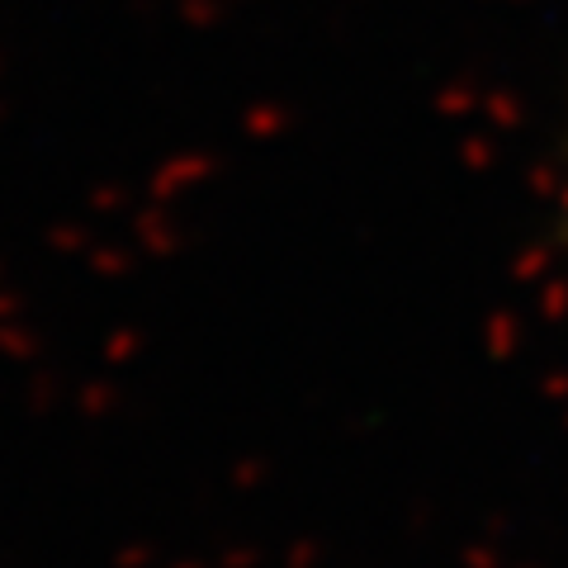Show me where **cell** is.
<instances>
[{
    "label": "cell",
    "mask_w": 568,
    "mask_h": 568,
    "mask_svg": "<svg viewBox=\"0 0 568 568\" xmlns=\"http://www.w3.org/2000/svg\"><path fill=\"white\" fill-rule=\"evenodd\" d=\"M564 223H568V142H564Z\"/></svg>",
    "instance_id": "obj_1"
}]
</instances>
